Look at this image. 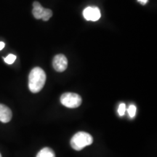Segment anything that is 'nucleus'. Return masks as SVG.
Returning <instances> with one entry per match:
<instances>
[{
	"label": "nucleus",
	"mask_w": 157,
	"mask_h": 157,
	"mask_svg": "<svg viewBox=\"0 0 157 157\" xmlns=\"http://www.w3.org/2000/svg\"><path fill=\"white\" fill-rule=\"evenodd\" d=\"M84 17L87 21H97L101 18V11L97 7H87L83 11Z\"/></svg>",
	"instance_id": "obj_5"
},
{
	"label": "nucleus",
	"mask_w": 157,
	"mask_h": 157,
	"mask_svg": "<svg viewBox=\"0 0 157 157\" xmlns=\"http://www.w3.org/2000/svg\"><path fill=\"white\" fill-rule=\"evenodd\" d=\"M44 7L41 5L39 2H34L33 3V10L32 13L36 19H42Z\"/></svg>",
	"instance_id": "obj_7"
},
{
	"label": "nucleus",
	"mask_w": 157,
	"mask_h": 157,
	"mask_svg": "<svg viewBox=\"0 0 157 157\" xmlns=\"http://www.w3.org/2000/svg\"><path fill=\"white\" fill-rule=\"evenodd\" d=\"M125 111H126V105L123 103H121L119 108H118V113H119V116L122 117V116L124 115Z\"/></svg>",
	"instance_id": "obj_12"
},
{
	"label": "nucleus",
	"mask_w": 157,
	"mask_h": 157,
	"mask_svg": "<svg viewBox=\"0 0 157 157\" xmlns=\"http://www.w3.org/2000/svg\"><path fill=\"white\" fill-rule=\"evenodd\" d=\"M46 82V74L42 68L35 67L31 71L29 76V88L33 93L40 92Z\"/></svg>",
	"instance_id": "obj_1"
},
{
	"label": "nucleus",
	"mask_w": 157,
	"mask_h": 157,
	"mask_svg": "<svg viewBox=\"0 0 157 157\" xmlns=\"http://www.w3.org/2000/svg\"><path fill=\"white\" fill-rule=\"evenodd\" d=\"M52 16V11L50 9L44 8V11H43V15L42 19L44 21H48L50 20L51 17Z\"/></svg>",
	"instance_id": "obj_9"
},
{
	"label": "nucleus",
	"mask_w": 157,
	"mask_h": 157,
	"mask_svg": "<svg viewBox=\"0 0 157 157\" xmlns=\"http://www.w3.org/2000/svg\"><path fill=\"white\" fill-rule=\"evenodd\" d=\"M0 157H2V155H1V154H0Z\"/></svg>",
	"instance_id": "obj_15"
},
{
	"label": "nucleus",
	"mask_w": 157,
	"mask_h": 157,
	"mask_svg": "<svg viewBox=\"0 0 157 157\" xmlns=\"http://www.w3.org/2000/svg\"><path fill=\"white\" fill-rule=\"evenodd\" d=\"M137 1L142 4V5H146V4L148 2V0H137Z\"/></svg>",
	"instance_id": "obj_13"
},
{
	"label": "nucleus",
	"mask_w": 157,
	"mask_h": 157,
	"mask_svg": "<svg viewBox=\"0 0 157 157\" xmlns=\"http://www.w3.org/2000/svg\"><path fill=\"white\" fill-rule=\"evenodd\" d=\"M15 60H16V56H15V55L13 54H10L7 56L6 58H5L4 59V60H5V62L7 64H13V63L15 61Z\"/></svg>",
	"instance_id": "obj_10"
},
{
	"label": "nucleus",
	"mask_w": 157,
	"mask_h": 157,
	"mask_svg": "<svg viewBox=\"0 0 157 157\" xmlns=\"http://www.w3.org/2000/svg\"><path fill=\"white\" fill-rule=\"evenodd\" d=\"M82 102V97L76 93H66L63 94L60 97V103L62 105L70 109H75L80 106Z\"/></svg>",
	"instance_id": "obj_3"
},
{
	"label": "nucleus",
	"mask_w": 157,
	"mask_h": 157,
	"mask_svg": "<svg viewBox=\"0 0 157 157\" xmlns=\"http://www.w3.org/2000/svg\"><path fill=\"white\" fill-rule=\"evenodd\" d=\"M5 42H0V50H2V49H3L4 48H5Z\"/></svg>",
	"instance_id": "obj_14"
},
{
	"label": "nucleus",
	"mask_w": 157,
	"mask_h": 157,
	"mask_svg": "<svg viewBox=\"0 0 157 157\" xmlns=\"http://www.w3.org/2000/svg\"><path fill=\"white\" fill-rule=\"evenodd\" d=\"M54 69L58 72H63L68 67L67 58L63 54H58L54 57L52 60Z\"/></svg>",
	"instance_id": "obj_4"
},
{
	"label": "nucleus",
	"mask_w": 157,
	"mask_h": 157,
	"mask_svg": "<svg viewBox=\"0 0 157 157\" xmlns=\"http://www.w3.org/2000/svg\"><path fill=\"white\" fill-rule=\"evenodd\" d=\"M36 157H56V154L52 148L46 147L37 154Z\"/></svg>",
	"instance_id": "obj_8"
},
{
	"label": "nucleus",
	"mask_w": 157,
	"mask_h": 157,
	"mask_svg": "<svg viewBox=\"0 0 157 157\" xmlns=\"http://www.w3.org/2000/svg\"><path fill=\"white\" fill-rule=\"evenodd\" d=\"M93 143V137L89 133L78 132L72 137L71 146L76 151H81L84 147L90 146Z\"/></svg>",
	"instance_id": "obj_2"
},
{
	"label": "nucleus",
	"mask_w": 157,
	"mask_h": 157,
	"mask_svg": "<svg viewBox=\"0 0 157 157\" xmlns=\"http://www.w3.org/2000/svg\"><path fill=\"white\" fill-rule=\"evenodd\" d=\"M137 111V108L135 105H130L127 109V112H128L129 117L131 118L135 117V114H136Z\"/></svg>",
	"instance_id": "obj_11"
},
{
	"label": "nucleus",
	"mask_w": 157,
	"mask_h": 157,
	"mask_svg": "<svg viewBox=\"0 0 157 157\" xmlns=\"http://www.w3.org/2000/svg\"><path fill=\"white\" fill-rule=\"evenodd\" d=\"M13 113L10 108L4 104H0V121L3 123H7L11 120Z\"/></svg>",
	"instance_id": "obj_6"
}]
</instances>
